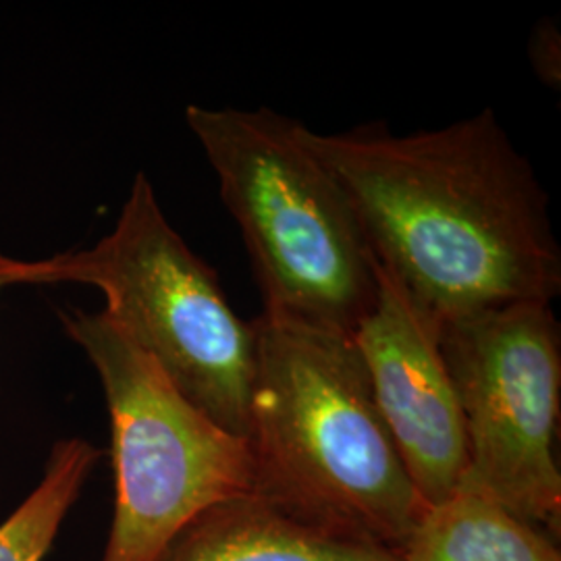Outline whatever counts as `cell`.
<instances>
[{"label": "cell", "instance_id": "cell-1", "mask_svg": "<svg viewBox=\"0 0 561 561\" xmlns=\"http://www.w3.org/2000/svg\"><path fill=\"white\" fill-rule=\"evenodd\" d=\"M300 134L340 181L373 256L439 321L560 296L549 198L491 108L410 136L304 123Z\"/></svg>", "mask_w": 561, "mask_h": 561}, {"label": "cell", "instance_id": "cell-2", "mask_svg": "<svg viewBox=\"0 0 561 561\" xmlns=\"http://www.w3.org/2000/svg\"><path fill=\"white\" fill-rule=\"evenodd\" d=\"M254 324V495L327 533L401 551L428 505L382 421L354 337L264 317Z\"/></svg>", "mask_w": 561, "mask_h": 561}, {"label": "cell", "instance_id": "cell-3", "mask_svg": "<svg viewBox=\"0 0 561 561\" xmlns=\"http://www.w3.org/2000/svg\"><path fill=\"white\" fill-rule=\"evenodd\" d=\"M185 123L240 225L271 321L354 335L377 300L375 256L340 181L271 108L190 104Z\"/></svg>", "mask_w": 561, "mask_h": 561}, {"label": "cell", "instance_id": "cell-4", "mask_svg": "<svg viewBox=\"0 0 561 561\" xmlns=\"http://www.w3.org/2000/svg\"><path fill=\"white\" fill-rule=\"evenodd\" d=\"M36 266V285L99 289L108 321L206 416L248 439L256 324L233 312L215 268L167 219L146 173L131 181L106 236Z\"/></svg>", "mask_w": 561, "mask_h": 561}, {"label": "cell", "instance_id": "cell-5", "mask_svg": "<svg viewBox=\"0 0 561 561\" xmlns=\"http://www.w3.org/2000/svg\"><path fill=\"white\" fill-rule=\"evenodd\" d=\"M59 319L92 364L111 422L115 503L101 561H159L206 510L254 495L245 437L198 410L102 310Z\"/></svg>", "mask_w": 561, "mask_h": 561}, {"label": "cell", "instance_id": "cell-6", "mask_svg": "<svg viewBox=\"0 0 561 561\" xmlns=\"http://www.w3.org/2000/svg\"><path fill=\"white\" fill-rule=\"evenodd\" d=\"M442 345L468 449L460 486L558 537L561 331L553 304L520 301L442 322Z\"/></svg>", "mask_w": 561, "mask_h": 561}, {"label": "cell", "instance_id": "cell-7", "mask_svg": "<svg viewBox=\"0 0 561 561\" xmlns=\"http://www.w3.org/2000/svg\"><path fill=\"white\" fill-rule=\"evenodd\" d=\"M375 268L377 300L352 337L382 421L431 507L460 486L468 463L460 401L443 354L442 321L381 262Z\"/></svg>", "mask_w": 561, "mask_h": 561}, {"label": "cell", "instance_id": "cell-8", "mask_svg": "<svg viewBox=\"0 0 561 561\" xmlns=\"http://www.w3.org/2000/svg\"><path fill=\"white\" fill-rule=\"evenodd\" d=\"M159 561H401L400 551L352 541L248 495L190 522Z\"/></svg>", "mask_w": 561, "mask_h": 561}, {"label": "cell", "instance_id": "cell-9", "mask_svg": "<svg viewBox=\"0 0 561 561\" xmlns=\"http://www.w3.org/2000/svg\"><path fill=\"white\" fill-rule=\"evenodd\" d=\"M401 561H561L556 541L503 505L456 489L431 505L401 547Z\"/></svg>", "mask_w": 561, "mask_h": 561}, {"label": "cell", "instance_id": "cell-10", "mask_svg": "<svg viewBox=\"0 0 561 561\" xmlns=\"http://www.w3.org/2000/svg\"><path fill=\"white\" fill-rule=\"evenodd\" d=\"M102 456L101 447L83 437L50 447L41 481L0 522V561L46 560Z\"/></svg>", "mask_w": 561, "mask_h": 561}, {"label": "cell", "instance_id": "cell-11", "mask_svg": "<svg viewBox=\"0 0 561 561\" xmlns=\"http://www.w3.org/2000/svg\"><path fill=\"white\" fill-rule=\"evenodd\" d=\"M530 57L535 62L537 76L549 85H558L560 81V36L551 25H542L535 32V41L530 48Z\"/></svg>", "mask_w": 561, "mask_h": 561}, {"label": "cell", "instance_id": "cell-12", "mask_svg": "<svg viewBox=\"0 0 561 561\" xmlns=\"http://www.w3.org/2000/svg\"><path fill=\"white\" fill-rule=\"evenodd\" d=\"M36 261H21L9 256L0 248V291L18 285H36Z\"/></svg>", "mask_w": 561, "mask_h": 561}]
</instances>
